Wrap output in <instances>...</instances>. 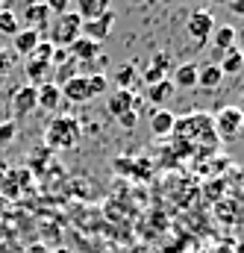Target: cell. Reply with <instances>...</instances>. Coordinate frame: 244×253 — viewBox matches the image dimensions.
Returning <instances> with one entry per match:
<instances>
[{"instance_id": "obj_14", "label": "cell", "mask_w": 244, "mask_h": 253, "mask_svg": "<svg viewBox=\"0 0 244 253\" xmlns=\"http://www.w3.org/2000/svg\"><path fill=\"white\" fill-rule=\"evenodd\" d=\"M62 103V91L59 85H53V83H44V85H39V109H44V112H56Z\"/></svg>"}, {"instance_id": "obj_36", "label": "cell", "mask_w": 244, "mask_h": 253, "mask_svg": "<svg viewBox=\"0 0 244 253\" xmlns=\"http://www.w3.org/2000/svg\"><path fill=\"white\" fill-rule=\"evenodd\" d=\"M162 3H180V0H162Z\"/></svg>"}, {"instance_id": "obj_5", "label": "cell", "mask_w": 244, "mask_h": 253, "mask_svg": "<svg viewBox=\"0 0 244 253\" xmlns=\"http://www.w3.org/2000/svg\"><path fill=\"white\" fill-rule=\"evenodd\" d=\"M112 24H115V12L109 9V12H103V15H100V18H94V21H82L80 36H85V39H91V42L103 44V42L109 39V33H112Z\"/></svg>"}, {"instance_id": "obj_6", "label": "cell", "mask_w": 244, "mask_h": 253, "mask_svg": "<svg viewBox=\"0 0 244 253\" xmlns=\"http://www.w3.org/2000/svg\"><path fill=\"white\" fill-rule=\"evenodd\" d=\"M12 109H15V121L18 118H30L39 109V88L36 85H21L12 94Z\"/></svg>"}, {"instance_id": "obj_15", "label": "cell", "mask_w": 244, "mask_h": 253, "mask_svg": "<svg viewBox=\"0 0 244 253\" xmlns=\"http://www.w3.org/2000/svg\"><path fill=\"white\" fill-rule=\"evenodd\" d=\"M209 42H212L215 50H221V53L230 50V47H236V27H230V24H215Z\"/></svg>"}, {"instance_id": "obj_25", "label": "cell", "mask_w": 244, "mask_h": 253, "mask_svg": "<svg viewBox=\"0 0 244 253\" xmlns=\"http://www.w3.org/2000/svg\"><path fill=\"white\" fill-rule=\"evenodd\" d=\"M18 62V56H15V50H0V77H6L12 68Z\"/></svg>"}, {"instance_id": "obj_27", "label": "cell", "mask_w": 244, "mask_h": 253, "mask_svg": "<svg viewBox=\"0 0 244 253\" xmlns=\"http://www.w3.org/2000/svg\"><path fill=\"white\" fill-rule=\"evenodd\" d=\"M150 68H156V71H162V74L168 77V71H171V56H168V53H153Z\"/></svg>"}, {"instance_id": "obj_19", "label": "cell", "mask_w": 244, "mask_h": 253, "mask_svg": "<svg viewBox=\"0 0 244 253\" xmlns=\"http://www.w3.org/2000/svg\"><path fill=\"white\" fill-rule=\"evenodd\" d=\"M221 74L224 77H236V74H242L244 68V53L239 47H230V50H224V56H221Z\"/></svg>"}, {"instance_id": "obj_24", "label": "cell", "mask_w": 244, "mask_h": 253, "mask_svg": "<svg viewBox=\"0 0 244 253\" xmlns=\"http://www.w3.org/2000/svg\"><path fill=\"white\" fill-rule=\"evenodd\" d=\"M56 71V80H50L53 85H65L71 77H77V62L71 59V62H65V65H59V68H53Z\"/></svg>"}, {"instance_id": "obj_33", "label": "cell", "mask_w": 244, "mask_h": 253, "mask_svg": "<svg viewBox=\"0 0 244 253\" xmlns=\"http://www.w3.org/2000/svg\"><path fill=\"white\" fill-rule=\"evenodd\" d=\"M236 47L244 53V27H242V30H236Z\"/></svg>"}, {"instance_id": "obj_10", "label": "cell", "mask_w": 244, "mask_h": 253, "mask_svg": "<svg viewBox=\"0 0 244 253\" xmlns=\"http://www.w3.org/2000/svg\"><path fill=\"white\" fill-rule=\"evenodd\" d=\"M68 56L74 59V62H91V59H97L100 56V44L97 42H91V39H85V36H80L71 47H68Z\"/></svg>"}, {"instance_id": "obj_18", "label": "cell", "mask_w": 244, "mask_h": 253, "mask_svg": "<svg viewBox=\"0 0 244 253\" xmlns=\"http://www.w3.org/2000/svg\"><path fill=\"white\" fill-rule=\"evenodd\" d=\"M171 74H174V77H171L174 88H194V85H197V65H191V62L177 65Z\"/></svg>"}, {"instance_id": "obj_12", "label": "cell", "mask_w": 244, "mask_h": 253, "mask_svg": "<svg viewBox=\"0 0 244 253\" xmlns=\"http://www.w3.org/2000/svg\"><path fill=\"white\" fill-rule=\"evenodd\" d=\"M174 83H171V77H165V80H159L156 85H147V91H144V97L153 103V106H165L168 100H174Z\"/></svg>"}, {"instance_id": "obj_4", "label": "cell", "mask_w": 244, "mask_h": 253, "mask_svg": "<svg viewBox=\"0 0 244 253\" xmlns=\"http://www.w3.org/2000/svg\"><path fill=\"white\" fill-rule=\"evenodd\" d=\"M242 126H244V115L239 106H224L218 112V118H215V129H218V135L224 141H233L242 132Z\"/></svg>"}, {"instance_id": "obj_35", "label": "cell", "mask_w": 244, "mask_h": 253, "mask_svg": "<svg viewBox=\"0 0 244 253\" xmlns=\"http://www.w3.org/2000/svg\"><path fill=\"white\" fill-rule=\"evenodd\" d=\"M239 109H242V112H244V91H242V106H239Z\"/></svg>"}, {"instance_id": "obj_34", "label": "cell", "mask_w": 244, "mask_h": 253, "mask_svg": "<svg viewBox=\"0 0 244 253\" xmlns=\"http://www.w3.org/2000/svg\"><path fill=\"white\" fill-rule=\"evenodd\" d=\"M212 3H221V6H227V0H212Z\"/></svg>"}, {"instance_id": "obj_3", "label": "cell", "mask_w": 244, "mask_h": 253, "mask_svg": "<svg viewBox=\"0 0 244 253\" xmlns=\"http://www.w3.org/2000/svg\"><path fill=\"white\" fill-rule=\"evenodd\" d=\"M215 15L209 12V9H194L191 15H188V21H185V30H188V36H191V42H197V44H206L209 42V36H212V30H215Z\"/></svg>"}, {"instance_id": "obj_38", "label": "cell", "mask_w": 244, "mask_h": 253, "mask_svg": "<svg viewBox=\"0 0 244 253\" xmlns=\"http://www.w3.org/2000/svg\"><path fill=\"white\" fill-rule=\"evenodd\" d=\"M227 3H230V0H227Z\"/></svg>"}, {"instance_id": "obj_20", "label": "cell", "mask_w": 244, "mask_h": 253, "mask_svg": "<svg viewBox=\"0 0 244 253\" xmlns=\"http://www.w3.org/2000/svg\"><path fill=\"white\" fill-rule=\"evenodd\" d=\"M174 126H177V118H174L168 109H156V112L150 115V129H153V135H168Z\"/></svg>"}, {"instance_id": "obj_29", "label": "cell", "mask_w": 244, "mask_h": 253, "mask_svg": "<svg viewBox=\"0 0 244 253\" xmlns=\"http://www.w3.org/2000/svg\"><path fill=\"white\" fill-rule=\"evenodd\" d=\"M118 124H121L123 129H135V126H138V109H132V112H123L121 118H118Z\"/></svg>"}, {"instance_id": "obj_2", "label": "cell", "mask_w": 244, "mask_h": 253, "mask_svg": "<svg viewBox=\"0 0 244 253\" xmlns=\"http://www.w3.org/2000/svg\"><path fill=\"white\" fill-rule=\"evenodd\" d=\"M47 141L53 147H74L80 141V124H77V118H71V115L53 118L50 126H47Z\"/></svg>"}, {"instance_id": "obj_7", "label": "cell", "mask_w": 244, "mask_h": 253, "mask_svg": "<svg viewBox=\"0 0 244 253\" xmlns=\"http://www.w3.org/2000/svg\"><path fill=\"white\" fill-rule=\"evenodd\" d=\"M59 91H62V100L77 103V106H82V103H88V100H91V91H88V80H85V74L71 77L65 85H59Z\"/></svg>"}, {"instance_id": "obj_17", "label": "cell", "mask_w": 244, "mask_h": 253, "mask_svg": "<svg viewBox=\"0 0 244 253\" xmlns=\"http://www.w3.org/2000/svg\"><path fill=\"white\" fill-rule=\"evenodd\" d=\"M227 77L221 74V68L218 65H203V68H197V85H203L206 91H215V88H221V83H224Z\"/></svg>"}, {"instance_id": "obj_9", "label": "cell", "mask_w": 244, "mask_h": 253, "mask_svg": "<svg viewBox=\"0 0 244 253\" xmlns=\"http://www.w3.org/2000/svg\"><path fill=\"white\" fill-rule=\"evenodd\" d=\"M50 18H53V15H50V9H47L41 0H33V3L24 6V21H27L30 30H39V33H41L44 27H50Z\"/></svg>"}, {"instance_id": "obj_23", "label": "cell", "mask_w": 244, "mask_h": 253, "mask_svg": "<svg viewBox=\"0 0 244 253\" xmlns=\"http://www.w3.org/2000/svg\"><path fill=\"white\" fill-rule=\"evenodd\" d=\"M85 80H88V91H91V97H97V94H109V77H106V74H88Z\"/></svg>"}, {"instance_id": "obj_1", "label": "cell", "mask_w": 244, "mask_h": 253, "mask_svg": "<svg viewBox=\"0 0 244 253\" xmlns=\"http://www.w3.org/2000/svg\"><path fill=\"white\" fill-rule=\"evenodd\" d=\"M80 30H82V18L77 15V12H65V15H59L53 24H50V44L53 47H71L77 39H80Z\"/></svg>"}, {"instance_id": "obj_21", "label": "cell", "mask_w": 244, "mask_h": 253, "mask_svg": "<svg viewBox=\"0 0 244 253\" xmlns=\"http://www.w3.org/2000/svg\"><path fill=\"white\" fill-rule=\"evenodd\" d=\"M112 80H115V85L123 88V91H132V83H135V65L132 62H123L115 74H112Z\"/></svg>"}, {"instance_id": "obj_37", "label": "cell", "mask_w": 244, "mask_h": 253, "mask_svg": "<svg viewBox=\"0 0 244 253\" xmlns=\"http://www.w3.org/2000/svg\"><path fill=\"white\" fill-rule=\"evenodd\" d=\"M0 9H6V6H3V0H0Z\"/></svg>"}, {"instance_id": "obj_13", "label": "cell", "mask_w": 244, "mask_h": 253, "mask_svg": "<svg viewBox=\"0 0 244 253\" xmlns=\"http://www.w3.org/2000/svg\"><path fill=\"white\" fill-rule=\"evenodd\" d=\"M77 3V15L82 18V21H94V18H100L103 12H109L112 9V0H74Z\"/></svg>"}, {"instance_id": "obj_11", "label": "cell", "mask_w": 244, "mask_h": 253, "mask_svg": "<svg viewBox=\"0 0 244 253\" xmlns=\"http://www.w3.org/2000/svg\"><path fill=\"white\" fill-rule=\"evenodd\" d=\"M12 42H15V47H12L15 56H33V50H36L39 42H41V33H39V30H30V27H21Z\"/></svg>"}, {"instance_id": "obj_28", "label": "cell", "mask_w": 244, "mask_h": 253, "mask_svg": "<svg viewBox=\"0 0 244 253\" xmlns=\"http://www.w3.org/2000/svg\"><path fill=\"white\" fill-rule=\"evenodd\" d=\"M71 3H74V0H44V6L50 9V15H56V18L68 12V6H71Z\"/></svg>"}, {"instance_id": "obj_26", "label": "cell", "mask_w": 244, "mask_h": 253, "mask_svg": "<svg viewBox=\"0 0 244 253\" xmlns=\"http://www.w3.org/2000/svg\"><path fill=\"white\" fill-rule=\"evenodd\" d=\"M15 129H18V124L15 121H6V124H0V150L15 138Z\"/></svg>"}, {"instance_id": "obj_30", "label": "cell", "mask_w": 244, "mask_h": 253, "mask_svg": "<svg viewBox=\"0 0 244 253\" xmlns=\"http://www.w3.org/2000/svg\"><path fill=\"white\" fill-rule=\"evenodd\" d=\"M71 62L68 56V47H53V56H50V68H59V65Z\"/></svg>"}, {"instance_id": "obj_32", "label": "cell", "mask_w": 244, "mask_h": 253, "mask_svg": "<svg viewBox=\"0 0 244 253\" xmlns=\"http://www.w3.org/2000/svg\"><path fill=\"white\" fill-rule=\"evenodd\" d=\"M227 9H230L233 15H239V18H244V0H230V3H227Z\"/></svg>"}, {"instance_id": "obj_31", "label": "cell", "mask_w": 244, "mask_h": 253, "mask_svg": "<svg viewBox=\"0 0 244 253\" xmlns=\"http://www.w3.org/2000/svg\"><path fill=\"white\" fill-rule=\"evenodd\" d=\"M159 80H165V74H162V71H156V68H150V65H147V71H144V83H147V85H156V83H159Z\"/></svg>"}, {"instance_id": "obj_8", "label": "cell", "mask_w": 244, "mask_h": 253, "mask_svg": "<svg viewBox=\"0 0 244 253\" xmlns=\"http://www.w3.org/2000/svg\"><path fill=\"white\" fill-rule=\"evenodd\" d=\"M106 109H109V115H112V118H121L123 112H132V109H138V97H135L132 91L115 88V91L109 94V100H106Z\"/></svg>"}, {"instance_id": "obj_16", "label": "cell", "mask_w": 244, "mask_h": 253, "mask_svg": "<svg viewBox=\"0 0 244 253\" xmlns=\"http://www.w3.org/2000/svg\"><path fill=\"white\" fill-rule=\"evenodd\" d=\"M50 71H53V68H50L47 62H39V59H33V56L27 59V65H24V74H27L30 85H36V88H39V85H44V83H50V80H47V77H50Z\"/></svg>"}, {"instance_id": "obj_22", "label": "cell", "mask_w": 244, "mask_h": 253, "mask_svg": "<svg viewBox=\"0 0 244 253\" xmlns=\"http://www.w3.org/2000/svg\"><path fill=\"white\" fill-rule=\"evenodd\" d=\"M18 30H21V24H18V15H15L12 9H0V36H9V39H15V36H18Z\"/></svg>"}]
</instances>
